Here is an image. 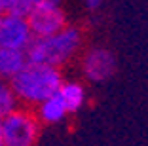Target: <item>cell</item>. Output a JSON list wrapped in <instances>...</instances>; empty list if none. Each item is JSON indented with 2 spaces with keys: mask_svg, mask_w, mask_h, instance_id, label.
I'll return each instance as SVG.
<instances>
[{
  "mask_svg": "<svg viewBox=\"0 0 148 146\" xmlns=\"http://www.w3.org/2000/svg\"><path fill=\"white\" fill-rule=\"evenodd\" d=\"M84 47V30L78 25H66L48 38H32L27 47V61L59 69L69 64Z\"/></svg>",
  "mask_w": 148,
  "mask_h": 146,
  "instance_id": "cell-1",
  "label": "cell"
},
{
  "mask_svg": "<svg viewBox=\"0 0 148 146\" xmlns=\"http://www.w3.org/2000/svg\"><path fill=\"white\" fill-rule=\"evenodd\" d=\"M63 82L65 80L59 69L27 61L25 66L10 80V87L17 103L25 106H38L61 89Z\"/></svg>",
  "mask_w": 148,
  "mask_h": 146,
  "instance_id": "cell-2",
  "label": "cell"
},
{
  "mask_svg": "<svg viewBox=\"0 0 148 146\" xmlns=\"http://www.w3.org/2000/svg\"><path fill=\"white\" fill-rule=\"evenodd\" d=\"M4 146H34L40 137V121L29 108H17L0 120Z\"/></svg>",
  "mask_w": 148,
  "mask_h": 146,
  "instance_id": "cell-3",
  "label": "cell"
},
{
  "mask_svg": "<svg viewBox=\"0 0 148 146\" xmlns=\"http://www.w3.org/2000/svg\"><path fill=\"white\" fill-rule=\"evenodd\" d=\"M80 70L87 82L91 84L106 82L116 72V57L105 46L87 47L80 59Z\"/></svg>",
  "mask_w": 148,
  "mask_h": 146,
  "instance_id": "cell-4",
  "label": "cell"
},
{
  "mask_svg": "<svg viewBox=\"0 0 148 146\" xmlns=\"http://www.w3.org/2000/svg\"><path fill=\"white\" fill-rule=\"evenodd\" d=\"M27 23H29L32 38H48L69 25L66 12L61 6L59 8H34L29 13Z\"/></svg>",
  "mask_w": 148,
  "mask_h": 146,
  "instance_id": "cell-5",
  "label": "cell"
},
{
  "mask_svg": "<svg viewBox=\"0 0 148 146\" xmlns=\"http://www.w3.org/2000/svg\"><path fill=\"white\" fill-rule=\"evenodd\" d=\"M31 42L32 34L27 19L13 17V15H0V49L27 51Z\"/></svg>",
  "mask_w": 148,
  "mask_h": 146,
  "instance_id": "cell-6",
  "label": "cell"
},
{
  "mask_svg": "<svg viewBox=\"0 0 148 146\" xmlns=\"http://www.w3.org/2000/svg\"><path fill=\"white\" fill-rule=\"evenodd\" d=\"M34 114H36V118H38L40 125H42V123H46V125H57V123H61V121L66 120L69 110H66V106L63 104L61 97L55 93L53 97L46 99L42 104H38Z\"/></svg>",
  "mask_w": 148,
  "mask_h": 146,
  "instance_id": "cell-7",
  "label": "cell"
},
{
  "mask_svg": "<svg viewBox=\"0 0 148 146\" xmlns=\"http://www.w3.org/2000/svg\"><path fill=\"white\" fill-rule=\"evenodd\" d=\"M57 95L61 97L63 104L66 106L69 114H76L84 108L87 99V91L80 82H63L61 89L57 91Z\"/></svg>",
  "mask_w": 148,
  "mask_h": 146,
  "instance_id": "cell-8",
  "label": "cell"
},
{
  "mask_svg": "<svg viewBox=\"0 0 148 146\" xmlns=\"http://www.w3.org/2000/svg\"><path fill=\"white\" fill-rule=\"evenodd\" d=\"M27 64L25 51L15 49H0V80L10 82L19 70Z\"/></svg>",
  "mask_w": 148,
  "mask_h": 146,
  "instance_id": "cell-9",
  "label": "cell"
},
{
  "mask_svg": "<svg viewBox=\"0 0 148 146\" xmlns=\"http://www.w3.org/2000/svg\"><path fill=\"white\" fill-rule=\"evenodd\" d=\"M17 108H19V103L13 95L12 87H10V82L0 80V120H4L8 114H12Z\"/></svg>",
  "mask_w": 148,
  "mask_h": 146,
  "instance_id": "cell-10",
  "label": "cell"
},
{
  "mask_svg": "<svg viewBox=\"0 0 148 146\" xmlns=\"http://www.w3.org/2000/svg\"><path fill=\"white\" fill-rule=\"evenodd\" d=\"M32 10H34L32 0H4V15L27 19Z\"/></svg>",
  "mask_w": 148,
  "mask_h": 146,
  "instance_id": "cell-11",
  "label": "cell"
},
{
  "mask_svg": "<svg viewBox=\"0 0 148 146\" xmlns=\"http://www.w3.org/2000/svg\"><path fill=\"white\" fill-rule=\"evenodd\" d=\"M34 8H59L63 0H32Z\"/></svg>",
  "mask_w": 148,
  "mask_h": 146,
  "instance_id": "cell-12",
  "label": "cell"
},
{
  "mask_svg": "<svg viewBox=\"0 0 148 146\" xmlns=\"http://www.w3.org/2000/svg\"><path fill=\"white\" fill-rule=\"evenodd\" d=\"M84 6H86V10H89V12H95V10L101 8V4H103V0H82Z\"/></svg>",
  "mask_w": 148,
  "mask_h": 146,
  "instance_id": "cell-13",
  "label": "cell"
},
{
  "mask_svg": "<svg viewBox=\"0 0 148 146\" xmlns=\"http://www.w3.org/2000/svg\"><path fill=\"white\" fill-rule=\"evenodd\" d=\"M0 15H4V0H0Z\"/></svg>",
  "mask_w": 148,
  "mask_h": 146,
  "instance_id": "cell-14",
  "label": "cell"
},
{
  "mask_svg": "<svg viewBox=\"0 0 148 146\" xmlns=\"http://www.w3.org/2000/svg\"><path fill=\"white\" fill-rule=\"evenodd\" d=\"M0 146H4V138H2V123H0Z\"/></svg>",
  "mask_w": 148,
  "mask_h": 146,
  "instance_id": "cell-15",
  "label": "cell"
}]
</instances>
